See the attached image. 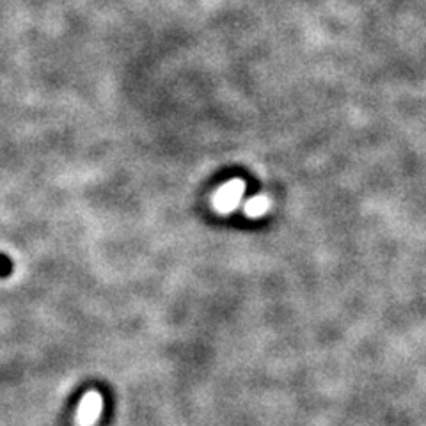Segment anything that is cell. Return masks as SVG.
<instances>
[{
  "label": "cell",
  "instance_id": "obj_1",
  "mask_svg": "<svg viewBox=\"0 0 426 426\" xmlns=\"http://www.w3.org/2000/svg\"><path fill=\"white\" fill-rule=\"evenodd\" d=\"M245 192V183L242 179H231V181L224 183V185L215 192L212 199L213 208L217 209L222 215H228V213L235 212L236 208L242 202Z\"/></svg>",
  "mask_w": 426,
  "mask_h": 426
},
{
  "label": "cell",
  "instance_id": "obj_2",
  "mask_svg": "<svg viewBox=\"0 0 426 426\" xmlns=\"http://www.w3.org/2000/svg\"><path fill=\"white\" fill-rule=\"evenodd\" d=\"M103 411V396L98 391H89L80 399L76 408V426H95Z\"/></svg>",
  "mask_w": 426,
  "mask_h": 426
},
{
  "label": "cell",
  "instance_id": "obj_3",
  "mask_svg": "<svg viewBox=\"0 0 426 426\" xmlns=\"http://www.w3.org/2000/svg\"><path fill=\"white\" fill-rule=\"evenodd\" d=\"M270 209V199L266 195H254L244 205V212L249 219L263 217Z\"/></svg>",
  "mask_w": 426,
  "mask_h": 426
}]
</instances>
